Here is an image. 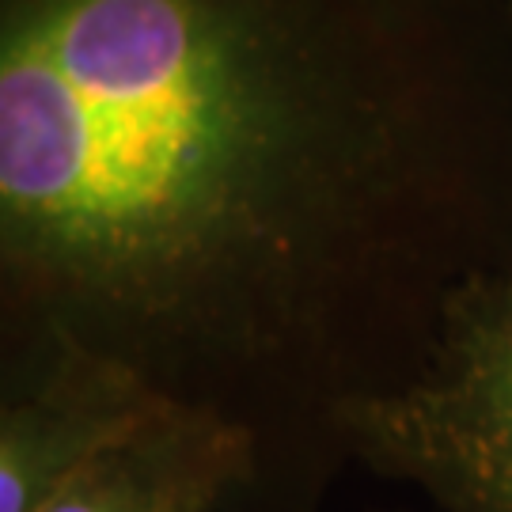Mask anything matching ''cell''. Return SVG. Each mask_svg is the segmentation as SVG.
<instances>
[{
	"label": "cell",
	"mask_w": 512,
	"mask_h": 512,
	"mask_svg": "<svg viewBox=\"0 0 512 512\" xmlns=\"http://www.w3.org/2000/svg\"><path fill=\"white\" fill-rule=\"evenodd\" d=\"M346 459L437 512H512V274L463 300L414 384L349 421Z\"/></svg>",
	"instance_id": "2"
},
{
	"label": "cell",
	"mask_w": 512,
	"mask_h": 512,
	"mask_svg": "<svg viewBox=\"0 0 512 512\" xmlns=\"http://www.w3.org/2000/svg\"><path fill=\"white\" fill-rule=\"evenodd\" d=\"M160 399L61 338H0V512H42Z\"/></svg>",
	"instance_id": "3"
},
{
	"label": "cell",
	"mask_w": 512,
	"mask_h": 512,
	"mask_svg": "<svg viewBox=\"0 0 512 512\" xmlns=\"http://www.w3.org/2000/svg\"><path fill=\"white\" fill-rule=\"evenodd\" d=\"M505 274V0H0V338L228 421L243 512H323Z\"/></svg>",
	"instance_id": "1"
},
{
	"label": "cell",
	"mask_w": 512,
	"mask_h": 512,
	"mask_svg": "<svg viewBox=\"0 0 512 512\" xmlns=\"http://www.w3.org/2000/svg\"><path fill=\"white\" fill-rule=\"evenodd\" d=\"M505 4H509V8H512V0H505Z\"/></svg>",
	"instance_id": "5"
},
{
	"label": "cell",
	"mask_w": 512,
	"mask_h": 512,
	"mask_svg": "<svg viewBox=\"0 0 512 512\" xmlns=\"http://www.w3.org/2000/svg\"><path fill=\"white\" fill-rule=\"evenodd\" d=\"M255 456L228 421L160 403L42 512H243Z\"/></svg>",
	"instance_id": "4"
}]
</instances>
